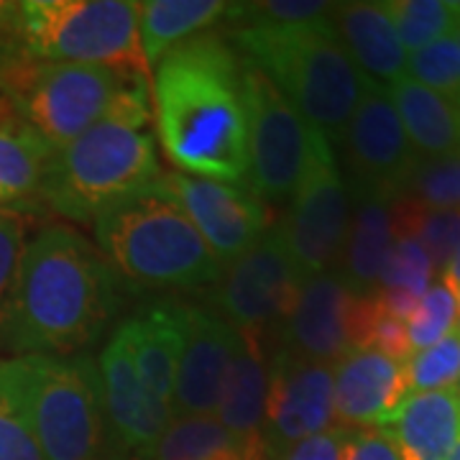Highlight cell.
Returning <instances> with one entry per match:
<instances>
[{
	"mask_svg": "<svg viewBox=\"0 0 460 460\" xmlns=\"http://www.w3.org/2000/svg\"><path fill=\"white\" fill-rule=\"evenodd\" d=\"M120 305L118 277L77 230L49 226L26 241L0 314L11 356H59L95 343Z\"/></svg>",
	"mask_w": 460,
	"mask_h": 460,
	"instance_id": "obj_1",
	"label": "cell"
},
{
	"mask_svg": "<svg viewBox=\"0 0 460 460\" xmlns=\"http://www.w3.org/2000/svg\"><path fill=\"white\" fill-rule=\"evenodd\" d=\"M243 66L215 33L187 39L151 72L156 133L181 174L238 181L248 174Z\"/></svg>",
	"mask_w": 460,
	"mask_h": 460,
	"instance_id": "obj_2",
	"label": "cell"
},
{
	"mask_svg": "<svg viewBox=\"0 0 460 460\" xmlns=\"http://www.w3.org/2000/svg\"><path fill=\"white\" fill-rule=\"evenodd\" d=\"M235 41L248 65L259 66L330 146H341L371 80L350 59L332 13L310 23L251 21Z\"/></svg>",
	"mask_w": 460,
	"mask_h": 460,
	"instance_id": "obj_3",
	"label": "cell"
},
{
	"mask_svg": "<svg viewBox=\"0 0 460 460\" xmlns=\"http://www.w3.org/2000/svg\"><path fill=\"white\" fill-rule=\"evenodd\" d=\"M93 228L115 277L146 289H202L223 271L159 177L98 215Z\"/></svg>",
	"mask_w": 460,
	"mask_h": 460,
	"instance_id": "obj_4",
	"label": "cell"
},
{
	"mask_svg": "<svg viewBox=\"0 0 460 460\" xmlns=\"http://www.w3.org/2000/svg\"><path fill=\"white\" fill-rule=\"evenodd\" d=\"M0 404L31 432L47 460H102L105 417L87 358H0Z\"/></svg>",
	"mask_w": 460,
	"mask_h": 460,
	"instance_id": "obj_5",
	"label": "cell"
},
{
	"mask_svg": "<svg viewBox=\"0 0 460 460\" xmlns=\"http://www.w3.org/2000/svg\"><path fill=\"white\" fill-rule=\"evenodd\" d=\"M146 115L113 113L65 146L54 148L39 195L75 223L131 198L162 174Z\"/></svg>",
	"mask_w": 460,
	"mask_h": 460,
	"instance_id": "obj_6",
	"label": "cell"
},
{
	"mask_svg": "<svg viewBox=\"0 0 460 460\" xmlns=\"http://www.w3.org/2000/svg\"><path fill=\"white\" fill-rule=\"evenodd\" d=\"M23 57L111 69L151 84L138 39V3L128 0H26L13 29Z\"/></svg>",
	"mask_w": 460,
	"mask_h": 460,
	"instance_id": "obj_7",
	"label": "cell"
},
{
	"mask_svg": "<svg viewBox=\"0 0 460 460\" xmlns=\"http://www.w3.org/2000/svg\"><path fill=\"white\" fill-rule=\"evenodd\" d=\"M138 77L69 62L21 57L0 66V93L18 120L59 148L111 118Z\"/></svg>",
	"mask_w": 460,
	"mask_h": 460,
	"instance_id": "obj_8",
	"label": "cell"
},
{
	"mask_svg": "<svg viewBox=\"0 0 460 460\" xmlns=\"http://www.w3.org/2000/svg\"><path fill=\"white\" fill-rule=\"evenodd\" d=\"M248 184L261 202H289L328 144L259 66L243 62Z\"/></svg>",
	"mask_w": 460,
	"mask_h": 460,
	"instance_id": "obj_9",
	"label": "cell"
},
{
	"mask_svg": "<svg viewBox=\"0 0 460 460\" xmlns=\"http://www.w3.org/2000/svg\"><path fill=\"white\" fill-rule=\"evenodd\" d=\"M378 317L376 295H353L338 271L307 277L299 284L292 313L277 332V350L335 366L350 350H366L371 345Z\"/></svg>",
	"mask_w": 460,
	"mask_h": 460,
	"instance_id": "obj_10",
	"label": "cell"
},
{
	"mask_svg": "<svg viewBox=\"0 0 460 460\" xmlns=\"http://www.w3.org/2000/svg\"><path fill=\"white\" fill-rule=\"evenodd\" d=\"M215 307L241 335L263 338L279 332L292 313L302 277L289 256L279 226L269 228L243 256L228 263L217 277Z\"/></svg>",
	"mask_w": 460,
	"mask_h": 460,
	"instance_id": "obj_11",
	"label": "cell"
},
{
	"mask_svg": "<svg viewBox=\"0 0 460 460\" xmlns=\"http://www.w3.org/2000/svg\"><path fill=\"white\" fill-rule=\"evenodd\" d=\"M279 223L284 243L302 279L335 271L350 226V192L335 151L323 144Z\"/></svg>",
	"mask_w": 460,
	"mask_h": 460,
	"instance_id": "obj_12",
	"label": "cell"
},
{
	"mask_svg": "<svg viewBox=\"0 0 460 460\" xmlns=\"http://www.w3.org/2000/svg\"><path fill=\"white\" fill-rule=\"evenodd\" d=\"M348 192L399 198L417 154L386 87L368 83L341 141Z\"/></svg>",
	"mask_w": 460,
	"mask_h": 460,
	"instance_id": "obj_13",
	"label": "cell"
},
{
	"mask_svg": "<svg viewBox=\"0 0 460 460\" xmlns=\"http://www.w3.org/2000/svg\"><path fill=\"white\" fill-rule=\"evenodd\" d=\"M335 422L332 366L295 358L274 350L269 358V384L263 407V460L289 445L320 435Z\"/></svg>",
	"mask_w": 460,
	"mask_h": 460,
	"instance_id": "obj_14",
	"label": "cell"
},
{
	"mask_svg": "<svg viewBox=\"0 0 460 460\" xmlns=\"http://www.w3.org/2000/svg\"><path fill=\"white\" fill-rule=\"evenodd\" d=\"M159 180L180 202L220 266L243 256L271 228L266 205L241 184L202 180L181 172H162Z\"/></svg>",
	"mask_w": 460,
	"mask_h": 460,
	"instance_id": "obj_15",
	"label": "cell"
},
{
	"mask_svg": "<svg viewBox=\"0 0 460 460\" xmlns=\"http://www.w3.org/2000/svg\"><path fill=\"white\" fill-rule=\"evenodd\" d=\"M95 371L102 417L108 420L113 447L136 458H146L166 425L174 420L172 407L154 394L144 384V378L138 376L131 350L118 330L100 350Z\"/></svg>",
	"mask_w": 460,
	"mask_h": 460,
	"instance_id": "obj_16",
	"label": "cell"
},
{
	"mask_svg": "<svg viewBox=\"0 0 460 460\" xmlns=\"http://www.w3.org/2000/svg\"><path fill=\"white\" fill-rule=\"evenodd\" d=\"M181 353L172 396V414H215L241 335L230 323L205 307H181Z\"/></svg>",
	"mask_w": 460,
	"mask_h": 460,
	"instance_id": "obj_17",
	"label": "cell"
},
{
	"mask_svg": "<svg viewBox=\"0 0 460 460\" xmlns=\"http://www.w3.org/2000/svg\"><path fill=\"white\" fill-rule=\"evenodd\" d=\"M335 420L345 429L386 428L392 414L407 399L404 363L378 350H350L332 366Z\"/></svg>",
	"mask_w": 460,
	"mask_h": 460,
	"instance_id": "obj_18",
	"label": "cell"
},
{
	"mask_svg": "<svg viewBox=\"0 0 460 460\" xmlns=\"http://www.w3.org/2000/svg\"><path fill=\"white\" fill-rule=\"evenodd\" d=\"M381 429L399 460H445L460 443L458 389L407 394Z\"/></svg>",
	"mask_w": 460,
	"mask_h": 460,
	"instance_id": "obj_19",
	"label": "cell"
},
{
	"mask_svg": "<svg viewBox=\"0 0 460 460\" xmlns=\"http://www.w3.org/2000/svg\"><path fill=\"white\" fill-rule=\"evenodd\" d=\"M394 199L371 192H350V226L335 271L353 295L371 296L381 287V271L394 243Z\"/></svg>",
	"mask_w": 460,
	"mask_h": 460,
	"instance_id": "obj_20",
	"label": "cell"
},
{
	"mask_svg": "<svg viewBox=\"0 0 460 460\" xmlns=\"http://www.w3.org/2000/svg\"><path fill=\"white\" fill-rule=\"evenodd\" d=\"M332 23L350 59L371 83L389 87L407 75V51L386 13V3H341Z\"/></svg>",
	"mask_w": 460,
	"mask_h": 460,
	"instance_id": "obj_21",
	"label": "cell"
},
{
	"mask_svg": "<svg viewBox=\"0 0 460 460\" xmlns=\"http://www.w3.org/2000/svg\"><path fill=\"white\" fill-rule=\"evenodd\" d=\"M118 332L131 350L138 376L148 389L172 407L177 366L181 353L180 305H151L128 317Z\"/></svg>",
	"mask_w": 460,
	"mask_h": 460,
	"instance_id": "obj_22",
	"label": "cell"
},
{
	"mask_svg": "<svg viewBox=\"0 0 460 460\" xmlns=\"http://www.w3.org/2000/svg\"><path fill=\"white\" fill-rule=\"evenodd\" d=\"M241 335V332H238ZM269 356L263 338L241 335V350L233 361L215 420L233 432L248 447H261L263 407H266V384H269Z\"/></svg>",
	"mask_w": 460,
	"mask_h": 460,
	"instance_id": "obj_23",
	"label": "cell"
},
{
	"mask_svg": "<svg viewBox=\"0 0 460 460\" xmlns=\"http://www.w3.org/2000/svg\"><path fill=\"white\" fill-rule=\"evenodd\" d=\"M386 93L417 159L460 154V108L456 102L414 83L407 75L389 84Z\"/></svg>",
	"mask_w": 460,
	"mask_h": 460,
	"instance_id": "obj_24",
	"label": "cell"
},
{
	"mask_svg": "<svg viewBox=\"0 0 460 460\" xmlns=\"http://www.w3.org/2000/svg\"><path fill=\"white\" fill-rule=\"evenodd\" d=\"M233 5L223 0H146L138 3V39L146 65H159L174 47L199 29L226 16Z\"/></svg>",
	"mask_w": 460,
	"mask_h": 460,
	"instance_id": "obj_25",
	"label": "cell"
},
{
	"mask_svg": "<svg viewBox=\"0 0 460 460\" xmlns=\"http://www.w3.org/2000/svg\"><path fill=\"white\" fill-rule=\"evenodd\" d=\"M148 460H263L261 447H248L223 428L213 414L174 417Z\"/></svg>",
	"mask_w": 460,
	"mask_h": 460,
	"instance_id": "obj_26",
	"label": "cell"
},
{
	"mask_svg": "<svg viewBox=\"0 0 460 460\" xmlns=\"http://www.w3.org/2000/svg\"><path fill=\"white\" fill-rule=\"evenodd\" d=\"M54 146L21 120L0 123V210L39 192Z\"/></svg>",
	"mask_w": 460,
	"mask_h": 460,
	"instance_id": "obj_27",
	"label": "cell"
},
{
	"mask_svg": "<svg viewBox=\"0 0 460 460\" xmlns=\"http://www.w3.org/2000/svg\"><path fill=\"white\" fill-rule=\"evenodd\" d=\"M394 235H410L425 248L435 274H445L460 248V210H429L407 198L392 202Z\"/></svg>",
	"mask_w": 460,
	"mask_h": 460,
	"instance_id": "obj_28",
	"label": "cell"
},
{
	"mask_svg": "<svg viewBox=\"0 0 460 460\" xmlns=\"http://www.w3.org/2000/svg\"><path fill=\"white\" fill-rule=\"evenodd\" d=\"M386 13L407 54L425 49L460 26L458 0H389Z\"/></svg>",
	"mask_w": 460,
	"mask_h": 460,
	"instance_id": "obj_29",
	"label": "cell"
},
{
	"mask_svg": "<svg viewBox=\"0 0 460 460\" xmlns=\"http://www.w3.org/2000/svg\"><path fill=\"white\" fill-rule=\"evenodd\" d=\"M399 198L429 210H460V154L417 159Z\"/></svg>",
	"mask_w": 460,
	"mask_h": 460,
	"instance_id": "obj_30",
	"label": "cell"
},
{
	"mask_svg": "<svg viewBox=\"0 0 460 460\" xmlns=\"http://www.w3.org/2000/svg\"><path fill=\"white\" fill-rule=\"evenodd\" d=\"M407 392H438L453 389L460 378V323L445 335L443 341L429 345L425 350H414L404 361Z\"/></svg>",
	"mask_w": 460,
	"mask_h": 460,
	"instance_id": "obj_31",
	"label": "cell"
},
{
	"mask_svg": "<svg viewBox=\"0 0 460 460\" xmlns=\"http://www.w3.org/2000/svg\"><path fill=\"white\" fill-rule=\"evenodd\" d=\"M407 77L460 105V41L447 33L425 49L407 57Z\"/></svg>",
	"mask_w": 460,
	"mask_h": 460,
	"instance_id": "obj_32",
	"label": "cell"
},
{
	"mask_svg": "<svg viewBox=\"0 0 460 460\" xmlns=\"http://www.w3.org/2000/svg\"><path fill=\"white\" fill-rule=\"evenodd\" d=\"M456 325H458V305L453 289L445 281L429 284L407 323L411 350H425L438 341H443Z\"/></svg>",
	"mask_w": 460,
	"mask_h": 460,
	"instance_id": "obj_33",
	"label": "cell"
},
{
	"mask_svg": "<svg viewBox=\"0 0 460 460\" xmlns=\"http://www.w3.org/2000/svg\"><path fill=\"white\" fill-rule=\"evenodd\" d=\"M432 277H435V269L429 263L425 248L410 235H394V243L381 271L378 289H407L411 295L422 296L432 284Z\"/></svg>",
	"mask_w": 460,
	"mask_h": 460,
	"instance_id": "obj_34",
	"label": "cell"
},
{
	"mask_svg": "<svg viewBox=\"0 0 460 460\" xmlns=\"http://www.w3.org/2000/svg\"><path fill=\"white\" fill-rule=\"evenodd\" d=\"M29 217L18 208L0 210V314L5 310V302L11 295V287L16 279L18 263L26 248Z\"/></svg>",
	"mask_w": 460,
	"mask_h": 460,
	"instance_id": "obj_35",
	"label": "cell"
},
{
	"mask_svg": "<svg viewBox=\"0 0 460 460\" xmlns=\"http://www.w3.org/2000/svg\"><path fill=\"white\" fill-rule=\"evenodd\" d=\"M332 3L317 0H271V3H251L246 5V16L266 23H310L317 18L332 13Z\"/></svg>",
	"mask_w": 460,
	"mask_h": 460,
	"instance_id": "obj_36",
	"label": "cell"
},
{
	"mask_svg": "<svg viewBox=\"0 0 460 460\" xmlns=\"http://www.w3.org/2000/svg\"><path fill=\"white\" fill-rule=\"evenodd\" d=\"M350 429L332 425L320 435L305 438L299 443L289 445L287 450H281L279 456L266 460H343V447L348 443Z\"/></svg>",
	"mask_w": 460,
	"mask_h": 460,
	"instance_id": "obj_37",
	"label": "cell"
},
{
	"mask_svg": "<svg viewBox=\"0 0 460 460\" xmlns=\"http://www.w3.org/2000/svg\"><path fill=\"white\" fill-rule=\"evenodd\" d=\"M0 460H47L31 432L0 404Z\"/></svg>",
	"mask_w": 460,
	"mask_h": 460,
	"instance_id": "obj_38",
	"label": "cell"
},
{
	"mask_svg": "<svg viewBox=\"0 0 460 460\" xmlns=\"http://www.w3.org/2000/svg\"><path fill=\"white\" fill-rule=\"evenodd\" d=\"M368 348L378 350L381 356H386L396 363H404L414 353L410 345V335H407V323H399L394 317H386L384 313L374 325Z\"/></svg>",
	"mask_w": 460,
	"mask_h": 460,
	"instance_id": "obj_39",
	"label": "cell"
},
{
	"mask_svg": "<svg viewBox=\"0 0 460 460\" xmlns=\"http://www.w3.org/2000/svg\"><path fill=\"white\" fill-rule=\"evenodd\" d=\"M343 460H399L389 435L381 428L350 429Z\"/></svg>",
	"mask_w": 460,
	"mask_h": 460,
	"instance_id": "obj_40",
	"label": "cell"
},
{
	"mask_svg": "<svg viewBox=\"0 0 460 460\" xmlns=\"http://www.w3.org/2000/svg\"><path fill=\"white\" fill-rule=\"evenodd\" d=\"M381 313L386 317H394L399 323H410V317L417 310L420 296L411 295L407 289H378L376 292Z\"/></svg>",
	"mask_w": 460,
	"mask_h": 460,
	"instance_id": "obj_41",
	"label": "cell"
},
{
	"mask_svg": "<svg viewBox=\"0 0 460 460\" xmlns=\"http://www.w3.org/2000/svg\"><path fill=\"white\" fill-rule=\"evenodd\" d=\"M443 281L453 289V295L456 292H460V248H458V253L453 256V261H450V266L445 269V274H443Z\"/></svg>",
	"mask_w": 460,
	"mask_h": 460,
	"instance_id": "obj_42",
	"label": "cell"
},
{
	"mask_svg": "<svg viewBox=\"0 0 460 460\" xmlns=\"http://www.w3.org/2000/svg\"><path fill=\"white\" fill-rule=\"evenodd\" d=\"M18 3H8V0H0V29H13V21H16Z\"/></svg>",
	"mask_w": 460,
	"mask_h": 460,
	"instance_id": "obj_43",
	"label": "cell"
},
{
	"mask_svg": "<svg viewBox=\"0 0 460 460\" xmlns=\"http://www.w3.org/2000/svg\"><path fill=\"white\" fill-rule=\"evenodd\" d=\"M102 460H141V458H136V456H128V453H120V450H115V447H113V453H111L108 458H102Z\"/></svg>",
	"mask_w": 460,
	"mask_h": 460,
	"instance_id": "obj_44",
	"label": "cell"
},
{
	"mask_svg": "<svg viewBox=\"0 0 460 460\" xmlns=\"http://www.w3.org/2000/svg\"><path fill=\"white\" fill-rule=\"evenodd\" d=\"M445 460H460V443L453 447V453H450V456H447Z\"/></svg>",
	"mask_w": 460,
	"mask_h": 460,
	"instance_id": "obj_45",
	"label": "cell"
},
{
	"mask_svg": "<svg viewBox=\"0 0 460 460\" xmlns=\"http://www.w3.org/2000/svg\"><path fill=\"white\" fill-rule=\"evenodd\" d=\"M456 305H458V314H460V292H456ZM460 323V320H458Z\"/></svg>",
	"mask_w": 460,
	"mask_h": 460,
	"instance_id": "obj_46",
	"label": "cell"
},
{
	"mask_svg": "<svg viewBox=\"0 0 460 460\" xmlns=\"http://www.w3.org/2000/svg\"><path fill=\"white\" fill-rule=\"evenodd\" d=\"M456 389H458V396H460V378H458V386H456Z\"/></svg>",
	"mask_w": 460,
	"mask_h": 460,
	"instance_id": "obj_47",
	"label": "cell"
},
{
	"mask_svg": "<svg viewBox=\"0 0 460 460\" xmlns=\"http://www.w3.org/2000/svg\"><path fill=\"white\" fill-rule=\"evenodd\" d=\"M456 33H458V41H460V26H458V31H456Z\"/></svg>",
	"mask_w": 460,
	"mask_h": 460,
	"instance_id": "obj_48",
	"label": "cell"
},
{
	"mask_svg": "<svg viewBox=\"0 0 460 460\" xmlns=\"http://www.w3.org/2000/svg\"><path fill=\"white\" fill-rule=\"evenodd\" d=\"M458 108H460V105H458Z\"/></svg>",
	"mask_w": 460,
	"mask_h": 460,
	"instance_id": "obj_49",
	"label": "cell"
}]
</instances>
